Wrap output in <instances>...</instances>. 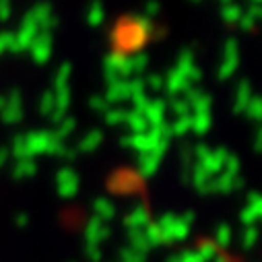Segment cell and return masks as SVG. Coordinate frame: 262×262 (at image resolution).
Returning <instances> with one entry per match:
<instances>
[{
    "mask_svg": "<svg viewBox=\"0 0 262 262\" xmlns=\"http://www.w3.org/2000/svg\"><path fill=\"white\" fill-rule=\"evenodd\" d=\"M237 67H239V46L235 39H227L223 46V60L219 64V73H217L219 79L225 81V79L233 77Z\"/></svg>",
    "mask_w": 262,
    "mask_h": 262,
    "instance_id": "1",
    "label": "cell"
},
{
    "mask_svg": "<svg viewBox=\"0 0 262 262\" xmlns=\"http://www.w3.org/2000/svg\"><path fill=\"white\" fill-rule=\"evenodd\" d=\"M176 71H180L184 77H186V81L190 83V85H194V83H199L201 81V69H199V64H196V58H194V54L190 52V50H184L180 56H178V60H176Z\"/></svg>",
    "mask_w": 262,
    "mask_h": 262,
    "instance_id": "2",
    "label": "cell"
},
{
    "mask_svg": "<svg viewBox=\"0 0 262 262\" xmlns=\"http://www.w3.org/2000/svg\"><path fill=\"white\" fill-rule=\"evenodd\" d=\"M190 87V83L186 81V77L180 73V71H176V69H171L169 73H167V77L163 79V91L169 95V97H178V95H184V91Z\"/></svg>",
    "mask_w": 262,
    "mask_h": 262,
    "instance_id": "3",
    "label": "cell"
},
{
    "mask_svg": "<svg viewBox=\"0 0 262 262\" xmlns=\"http://www.w3.org/2000/svg\"><path fill=\"white\" fill-rule=\"evenodd\" d=\"M165 112H167V101L165 99H151L145 114H143L149 122V128H159L161 124H165Z\"/></svg>",
    "mask_w": 262,
    "mask_h": 262,
    "instance_id": "4",
    "label": "cell"
},
{
    "mask_svg": "<svg viewBox=\"0 0 262 262\" xmlns=\"http://www.w3.org/2000/svg\"><path fill=\"white\" fill-rule=\"evenodd\" d=\"M161 159H163V155H157V153H143V155H139V163H137L139 178H151L159 169Z\"/></svg>",
    "mask_w": 262,
    "mask_h": 262,
    "instance_id": "5",
    "label": "cell"
},
{
    "mask_svg": "<svg viewBox=\"0 0 262 262\" xmlns=\"http://www.w3.org/2000/svg\"><path fill=\"white\" fill-rule=\"evenodd\" d=\"M141 184V178L137 171H120L114 178V190L118 192H135Z\"/></svg>",
    "mask_w": 262,
    "mask_h": 262,
    "instance_id": "6",
    "label": "cell"
},
{
    "mask_svg": "<svg viewBox=\"0 0 262 262\" xmlns=\"http://www.w3.org/2000/svg\"><path fill=\"white\" fill-rule=\"evenodd\" d=\"M151 225V213H149V209L147 207H137L130 215H126V227H130V229H147Z\"/></svg>",
    "mask_w": 262,
    "mask_h": 262,
    "instance_id": "7",
    "label": "cell"
},
{
    "mask_svg": "<svg viewBox=\"0 0 262 262\" xmlns=\"http://www.w3.org/2000/svg\"><path fill=\"white\" fill-rule=\"evenodd\" d=\"M254 97V93H252V87H250V83L248 81H242L239 85H237V89H235V97H233V112L235 114H244V110H246V105L250 103V99Z\"/></svg>",
    "mask_w": 262,
    "mask_h": 262,
    "instance_id": "8",
    "label": "cell"
},
{
    "mask_svg": "<svg viewBox=\"0 0 262 262\" xmlns=\"http://www.w3.org/2000/svg\"><path fill=\"white\" fill-rule=\"evenodd\" d=\"M213 126V118L211 114H199V116H190V133L205 137Z\"/></svg>",
    "mask_w": 262,
    "mask_h": 262,
    "instance_id": "9",
    "label": "cell"
},
{
    "mask_svg": "<svg viewBox=\"0 0 262 262\" xmlns=\"http://www.w3.org/2000/svg\"><path fill=\"white\" fill-rule=\"evenodd\" d=\"M242 15H244V9H242L239 5H235V3L223 5V9H221V19H223L225 23H229V25H235V23H239Z\"/></svg>",
    "mask_w": 262,
    "mask_h": 262,
    "instance_id": "10",
    "label": "cell"
},
{
    "mask_svg": "<svg viewBox=\"0 0 262 262\" xmlns=\"http://www.w3.org/2000/svg\"><path fill=\"white\" fill-rule=\"evenodd\" d=\"M231 239H233V229H231L227 223H221V225L217 227V231H215L213 244H215L217 248H227V246L231 244Z\"/></svg>",
    "mask_w": 262,
    "mask_h": 262,
    "instance_id": "11",
    "label": "cell"
},
{
    "mask_svg": "<svg viewBox=\"0 0 262 262\" xmlns=\"http://www.w3.org/2000/svg\"><path fill=\"white\" fill-rule=\"evenodd\" d=\"M126 122H128L130 128H133L135 135H143V133H147V130H149V122H147V118L143 114H137V112L128 114Z\"/></svg>",
    "mask_w": 262,
    "mask_h": 262,
    "instance_id": "12",
    "label": "cell"
},
{
    "mask_svg": "<svg viewBox=\"0 0 262 262\" xmlns=\"http://www.w3.org/2000/svg\"><path fill=\"white\" fill-rule=\"evenodd\" d=\"M196 254L203 258V262H211V260H217L219 258V248L211 239H205V242L199 244V250H196Z\"/></svg>",
    "mask_w": 262,
    "mask_h": 262,
    "instance_id": "13",
    "label": "cell"
},
{
    "mask_svg": "<svg viewBox=\"0 0 262 262\" xmlns=\"http://www.w3.org/2000/svg\"><path fill=\"white\" fill-rule=\"evenodd\" d=\"M169 130H171V139L173 137H184L190 133V116H184V118H176L171 124H169Z\"/></svg>",
    "mask_w": 262,
    "mask_h": 262,
    "instance_id": "14",
    "label": "cell"
},
{
    "mask_svg": "<svg viewBox=\"0 0 262 262\" xmlns=\"http://www.w3.org/2000/svg\"><path fill=\"white\" fill-rule=\"evenodd\" d=\"M244 114H246L250 120L260 122V120H262V97H252V99H250V103L246 105Z\"/></svg>",
    "mask_w": 262,
    "mask_h": 262,
    "instance_id": "15",
    "label": "cell"
},
{
    "mask_svg": "<svg viewBox=\"0 0 262 262\" xmlns=\"http://www.w3.org/2000/svg\"><path fill=\"white\" fill-rule=\"evenodd\" d=\"M145 237H147V244L151 246V250L157 248V246H161V244H165V242H163V233H161V229H159L155 223H151V225L145 229Z\"/></svg>",
    "mask_w": 262,
    "mask_h": 262,
    "instance_id": "16",
    "label": "cell"
},
{
    "mask_svg": "<svg viewBox=\"0 0 262 262\" xmlns=\"http://www.w3.org/2000/svg\"><path fill=\"white\" fill-rule=\"evenodd\" d=\"M258 237H260V233H258L256 227H246L244 233H242V237H239V244H242L244 250H252V248L256 246Z\"/></svg>",
    "mask_w": 262,
    "mask_h": 262,
    "instance_id": "17",
    "label": "cell"
},
{
    "mask_svg": "<svg viewBox=\"0 0 262 262\" xmlns=\"http://www.w3.org/2000/svg\"><path fill=\"white\" fill-rule=\"evenodd\" d=\"M130 67H133V75H141L149 67V56L147 54H135L130 56Z\"/></svg>",
    "mask_w": 262,
    "mask_h": 262,
    "instance_id": "18",
    "label": "cell"
},
{
    "mask_svg": "<svg viewBox=\"0 0 262 262\" xmlns=\"http://www.w3.org/2000/svg\"><path fill=\"white\" fill-rule=\"evenodd\" d=\"M169 110H171V114L176 116V118H184V116H192L190 114V105L182 99V97H173V101L167 105Z\"/></svg>",
    "mask_w": 262,
    "mask_h": 262,
    "instance_id": "19",
    "label": "cell"
},
{
    "mask_svg": "<svg viewBox=\"0 0 262 262\" xmlns=\"http://www.w3.org/2000/svg\"><path fill=\"white\" fill-rule=\"evenodd\" d=\"M110 97H114L116 101H124V99H128V97H130V93H128V81H118V83L112 87Z\"/></svg>",
    "mask_w": 262,
    "mask_h": 262,
    "instance_id": "20",
    "label": "cell"
},
{
    "mask_svg": "<svg viewBox=\"0 0 262 262\" xmlns=\"http://www.w3.org/2000/svg\"><path fill=\"white\" fill-rule=\"evenodd\" d=\"M248 207H250V209L256 213L258 221H262V194L252 192V194L248 196Z\"/></svg>",
    "mask_w": 262,
    "mask_h": 262,
    "instance_id": "21",
    "label": "cell"
},
{
    "mask_svg": "<svg viewBox=\"0 0 262 262\" xmlns=\"http://www.w3.org/2000/svg\"><path fill=\"white\" fill-rule=\"evenodd\" d=\"M239 221H242V225H246V227H256L258 217H256V213L246 205V207H244V211L239 213Z\"/></svg>",
    "mask_w": 262,
    "mask_h": 262,
    "instance_id": "22",
    "label": "cell"
},
{
    "mask_svg": "<svg viewBox=\"0 0 262 262\" xmlns=\"http://www.w3.org/2000/svg\"><path fill=\"white\" fill-rule=\"evenodd\" d=\"M130 99H133V107H135L137 114H145V110H147V105H149V101H151V97H149L147 93L135 95V97H130Z\"/></svg>",
    "mask_w": 262,
    "mask_h": 262,
    "instance_id": "23",
    "label": "cell"
},
{
    "mask_svg": "<svg viewBox=\"0 0 262 262\" xmlns=\"http://www.w3.org/2000/svg\"><path fill=\"white\" fill-rule=\"evenodd\" d=\"M145 87H147V91H161L163 89V77L161 75H149L147 79H145Z\"/></svg>",
    "mask_w": 262,
    "mask_h": 262,
    "instance_id": "24",
    "label": "cell"
},
{
    "mask_svg": "<svg viewBox=\"0 0 262 262\" xmlns=\"http://www.w3.org/2000/svg\"><path fill=\"white\" fill-rule=\"evenodd\" d=\"M178 260H180V262H203V258L196 254V250H186L184 254L178 256Z\"/></svg>",
    "mask_w": 262,
    "mask_h": 262,
    "instance_id": "25",
    "label": "cell"
},
{
    "mask_svg": "<svg viewBox=\"0 0 262 262\" xmlns=\"http://www.w3.org/2000/svg\"><path fill=\"white\" fill-rule=\"evenodd\" d=\"M159 11H161V5H159V3H155V0H151V3H147V5H145V17H149V19H153Z\"/></svg>",
    "mask_w": 262,
    "mask_h": 262,
    "instance_id": "26",
    "label": "cell"
},
{
    "mask_svg": "<svg viewBox=\"0 0 262 262\" xmlns=\"http://www.w3.org/2000/svg\"><path fill=\"white\" fill-rule=\"evenodd\" d=\"M237 25H239V27H242V29H246V31H252V29H254V27H256V21H254V19H252V17H250V15H246V13H244V15H242V19H239V23H237Z\"/></svg>",
    "mask_w": 262,
    "mask_h": 262,
    "instance_id": "27",
    "label": "cell"
},
{
    "mask_svg": "<svg viewBox=\"0 0 262 262\" xmlns=\"http://www.w3.org/2000/svg\"><path fill=\"white\" fill-rule=\"evenodd\" d=\"M246 15H250L256 23H260L262 21V5H250V9H248Z\"/></svg>",
    "mask_w": 262,
    "mask_h": 262,
    "instance_id": "28",
    "label": "cell"
},
{
    "mask_svg": "<svg viewBox=\"0 0 262 262\" xmlns=\"http://www.w3.org/2000/svg\"><path fill=\"white\" fill-rule=\"evenodd\" d=\"M126 118H128V114H126V112H114V114L110 116V122H114V124H116V122H122V120H126Z\"/></svg>",
    "mask_w": 262,
    "mask_h": 262,
    "instance_id": "29",
    "label": "cell"
},
{
    "mask_svg": "<svg viewBox=\"0 0 262 262\" xmlns=\"http://www.w3.org/2000/svg\"><path fill=\"white\" fill-rule=\"evenodd\" d=\"M254 149L260 153L262 151V126H260V130H258V135H256V143H254Z\"/></svg>",
    "mask_w": 262,
    "mask_h": 262,
    "instance_id": "30",
    "label": "cell"
},
{
    "mask_svg": "<svg viewBox=\"0 0 262 262\" xmlns=\"http://www.w3.org/2000/svg\"><path fill=\"white\" fill-rule=\"evenodd\" d=\"M221 5H229V3H233V0H219Z\"/></svg>",
    "mask_w": 262,
    "mask_h": 262,
    "instance_id": "31",
    "label": "cell"
},
{
    "mask_svg": "<svg viewBox=\"0 0 262 262\" xmlns=\"http://www.w3.org/2000/svg\"><path fill=\"white\" fill-rule=\"evenodd\" d=\"M252 5H262V0H252Z\"/></svg>",
    "mask_w": 262,
    "mask_h": 262,
    "instance_id": "32",
    "label": "cell"
},
{
    "mask_svg": "<svg viewBox=\"0 0 262 262\" xmlns=\"http://www.w3.org/2000/svg\"><path fill=\"white\" fill-rule=\"evenodd\" d=\"M190 3H203V0H190Z\"/></svg>",
    "mask_w": 262,
    "mask_h": 262,
    "instance_id": "33",
    "label": "cell"
}]
</instances>
